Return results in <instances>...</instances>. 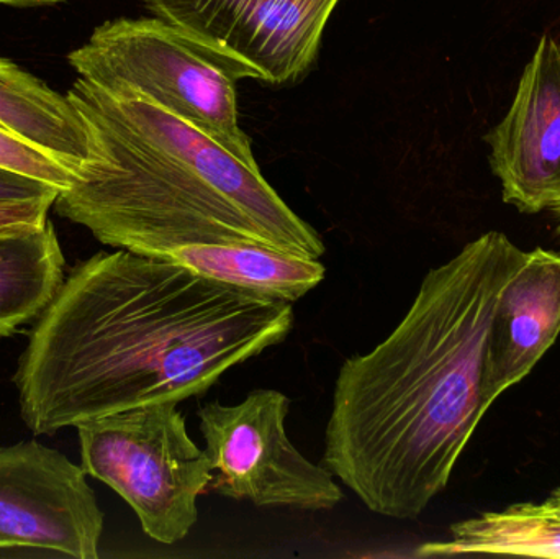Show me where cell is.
<instances>
[{"label": "cell", "instance_id": "6da1fadb", "mask_svg": "<svg viewBox=\"0 0 560 559\" xmlns=\"http://www.w3.org/2000/svg\"><path fill=\"white\" fill-rule=\"evenodd\" d=\"M292 304L128 249L71 269L16 368L35 435L156 403L202 396L232 368L282 343Z\"/></svg>", "mask_w": 560, "mask_h": 559}, {"label": "cell", "instance_id": "7a4b0ae2", "mask_svg": "<svg viewBox=\"0 0 560 559\" xmlns=\"http://www.w3.org/2000/svg\"><path fill=\"white\" fill-rule=\"evenodd\" d=\"M528 252L487 232L430 269L400 324L342 363L323 466L374 514L415 521L450 485L480 420L497 302Z\"/></svg>", "mask_w": 560, "mask_h": 559}, {"label": "cell", "instance_id": "3957f363", "mask_svg": "<svg viewBox=\"0 0 560 559\" xmlns=\"http://www.w3.org/2000/svg\"><path fill=\"white\" fill-rule=\"evenodd\" d=\"M91 156L56 212L98 242L164 258L184 246L253 243L319 259V233L262 176L150 98L78 78L68 91Z\"/></svg>", "mask_w": 560, "mask_h": 559}, {"label": "cell", "instance_id": "277c9868", "mask_svg": "<svg viewBox=\"0 0 560 559\" xmlns=\"http://www.w3.org/2000/svg\"><path fill=\"white\" fill-rule=\"evenodd\" d=\"M68 62L79 78L150 98L258 166L236 95V84L248 74L180 26L154 15L108 20L69 53Z\"/></svg>", "mask_w": 560, "mask_h": 559}, {"label": "cell", "instance_id": "5b68a950", "mask_svg": "<svg viewBox=\"0 0 560 559\" xmlns=\"http://www.w3.org/2000/svg\"><path fill=\"white\" fill-rule=\"evenodd\" d=\"M179 403H156L75 426L82 468L114 489L158 544L184 540L199 521L212 462L187 432Z\"/></svg>", "mask_w": 560, "mask_h": 559}, {"label": "cell", "instance_id": "8992f818", "mask_svg": "<svg viewBox=\"0 0 560 559\" xmlns=\"http://www.w3.org/2000/svg\"><path fill=\"white\" fill-rule=\"evenodd\" d=\"M290 399L255 389L235 406L200 407V433L212 462L209 491L256 508L332 511L345 494L335 476L302 455L285 433Z\"/></svg>", "mask_w": 560, "mask_h": 559}, {"label": "cell", "instance_id": "52a82bcc", "mask_svg": "<svg viewBox=\"0 0 560 559\" xmlns=\"http://www.w3.org/2000/svg\"><path fill=\"white\" fill-rule=\"evenodd\" d=\"M341 0H143L151 15L184 32L275 88L299 84L315 68L326 25Z\"/></svg>", "mask_w": 560, "mask_h": 559}, {"label": "cell", "instance_id": "ba28073f", "mask_svg": "<svg viewBox=\"0 0 560 559\" xmlns=\"http://www.w3.org/2000/svg\"><path fill=\"white\" fill-rule=\"evenodd\" d=\"M102 534L104 512L82 466L38 442L0 446V538L97 559Z\"/></svg>", "mask_w": 560, "mask_h": 559}, {"label": "cell", "instance_id": "9c48e42d", "mask_svg": "<svg viewBox=\"0 0 560 559\" xmlns=\"http://www.w3.org/2000/svg\"><path fill=\"white\" fill-rule=\"evenodd\" d=\"M503 202L522 213L560 199V43L541 36L503 120L483 137Z\"/></svg>", "mask_w": 560, "mask_h": 559}, {"label": "cell", "instance_id": "30bf717a", "mask_svg": "<svg viewBox=\"0 0 560 559\" xmlns=\"http://www.w3.org/2000/svg\"><path fill=\"white\" fill-rule=\"evenodd\" d=\"M559 335L560 255L536 248L497 302L487 354L490 403L529 376Z\"/></svg>", "mask_w": 560, "mask_h": 559}, {"label": "cell", "instance_id": "8fae6325", "mask_svg": "<svg viewBox=\"0 0 560 559\" xmlns=\"http://www.w3.org/2000/svg\"><path fill=\"white\" fill-rule=\"evenodd\" d=\"M0 127L78 173L91 156L88 127L68 95L0 58Z\"/></svg>", "mask_w": 560, "mask_h": 559}, {"label": "cell", "instance_id": "7c38bea8", "mask_svg": "<svg viewBox=\"0 0 560 559\" xmlns=\"http://www.w3.org/2000/svg\"><path fill=\"white\" fill-rule=\"evenodd\" d=\"M163 259L179 263L223 284L289 304L318 288L326 275L319 259L253 243L184 246L167 253Z\"/></svg>", "mask_w": 560, "mask_h": 559}, {"label": "cell", "instance_id": "4fadbf2b", "mask_svg": "<svg viewBox=\"0 0 560 559\" xmlns=\"http://www.w3.org/2000/svg\"><path fill=\"white\" fill-rule=\"evenodd\" d=\"M451 537L420 545L415 557L513 555L560 559V504L522 502L451 525Z\"/></svg>", "mask_w": 560, "mask_h": 559}, {"label": "cell", "instance_id": "5bb4252c", "mask_svg": "<svg viewBox=\"0 0 560 559\" xmlns=\"http://www.w3.org/2000/svg\"><path fill=\"white\" fill-rule=\"evenodd\" d=\"M65 281V255L51 222L0 236V338L39 317Z\"/></svg>", "mask_w": 560, "mask_h": 559}, {"label": "cell", "instance_id": "9a60e30c", "mask_svg": "<svg viewBox=\"0 0 560 559\" xmlns=\"http://www.w3.org/2000/svg\"><path fill=\"white\" fill-rule=\"evenodd\" d=\"M0 166L51 184L59 190L68 189L74 179V174L71 171L66 170L65 166L33 148L32 144L13 137L2 127H0Z\"/></svg>", "mask_w": 560, "mask_h": 559}, {"label": "cell", "instance_id": "2e32d148", "mask_svg": "<svg viewBox=\"0 0 560 559\" xmlns=\"http://www.w3.org/2000/svg\"><path fill=\"white\" fill-rule=\"evenodd\" d=\"M55 202L56 199L0 202V236L43 229L49 222L48 213Z\"/></svg>", "mask_w": 560, "mask_h": 559}, {"label": "cell", "instance_id": "e0dca14e", "mask_svg": "<svg viewBox=\"0 0 560 559\" xmlns=\"http://www.w3.org/2000/svg\"><path fill=\"white\" fill-rule=\"evenodd\" d=\"M61 190L51 184L26 176L19 171L0 166V202H23V200L58 199Z\"/></svg>", "mask_w": 560, "mask_h": 559}, {"label": "cell", "instance_id": "ac0fdd59", "mask_svg": "<svg viewBox=\"0 0 560 559\" xmlns=\"http://www.w3.org/2000/svg\"><path fill=\"white\" fill-rule=\"evenodd\" d=\"M66 0H0V5L20 7V9H33V7H52Z\"/></svg>", "mask_w": 560, "mask_h": 559}, {"label": "cell", "instance_id": "d6986e66", "mask_svg": "<svg viewBox=\"0 0 560 559\" xmlns=\"http://www.w3.org/2000/svg\"><path fill=\"white\" fill-rule=\"evenodd\" d=\"M551 210L555 212L556 219H558V233L560 235V199L551 207Z\"/></svg>", "mask_w": 560, "mask_h": 559}, {"label": "cell", "instance_id": "ffe728a7", "mask_svg": "<svg viewBox=\"0 0 560 559\" xmlns=\"http://www.w3.org/2000/svg\"><path fill=\"white\" fill-rule=\"evenodd\" d=\"M12 547V544L10 541L3 540V538H0V550H10Z\"/></svg>", "mask_w": 560, "mask_h": 559}, {"label": "cell", "instance_id": "44dd1931", "mask_svg": "<svg viewBox=\"0 0 560 559\" xmlns=\"http://www.w3.org/2000/svg\"><path fill=\"white\" fill-rule=\"evenodd\" d=\"M549 498H551L552 501H556L558 502V504H560V488L556 489V491H552Z\"/></svg>", "mask_w": 560, "mask_h": 559}]
</instances>
